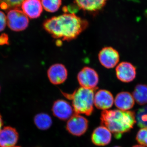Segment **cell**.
<instances>
[{
	"label": "cell",
	"mask_w": 147,
	"mask_h": 147,
	"mask_svg": "<svg viewBox=\"0 0 147 147\" xmlns=\"http://www.w3.org/2000/svg\"><path fill=\"white\" fill-rule=\"evenodd\" d=\"M88 126V122L85 117L75 113L67 121L66 128L72 135L82 136L86 131Z\"/></svg>",
	"instance_id": "obj_6"
},
{
	"label": "cell",
	"mask_w": 147,
	"mask_h": 147,
	"mask_svg": "<svg viewBox=\"0 0 147 147\" xmlns=\"http://www.w3.org/2000/svg\"><path fill=\"white\" fill-rule=\"evenodd\" d=\"M77 80L81 87L95 90L98 84L99 77L94 69L85 67L78 73Z\"/></svg>",
	"instance_id": "obj_5"
},
{
	"label": "cell",
	"mask_w": 147,
	"mask_h": 147,
	"mask_svg": "<svg viewBox=\"0 0 147 147\" xmlns=\"http://www.w3.org/2000/svg\"><path fill=\"white\" fill-rule=\"evenodd\" d=\"M3 124V123L2 118L0 114V130L2 128Z\"/></svg>",
	"instance_id": "obj_25"
},
{
	"label": "cell",
	"mask_w": 147,
	"mask_h": 147,
	"mask_svg": "<svg viewBox=\"0 0 147 147\" xmlns=\"http://www.w3.org/2000/svg\"><path fill=\"white\" fill-rule=\"evenodd\" d=\"M88 26L86 20L74 13H64L45 20L43 28L53 37L63 40L75 39Z\"/></svg>",
	"instance_id": "obj_1"
},
{
	"label": "cell",
	"mask_w": 147,
	"mask_h": 147,
	"mask_svg": "<svg viewBox=\"0 0 147 147\" xmlns=\"http://www.w3.org/2000/svg\"><path fill=\"white\" fill-rule=\"evenodd\" d=\"M34 122L37 127L41 130H46L50 128L53 124L51 117L46 113L37 114L34 117Z\"/></svg>",
	"instance_id": "obj_18"
},
{
	"label": "cell",
	"mask_w": 147,
	"mask_h": 147,
	"mask_svg": "<svg viewBox=\"0 0 147 147\" xmlns=\"http://www.w3.org/2000/svg\"><path fill=\"white\" fill-rule=\"evenodd\" d=\"M132 96L134 100L140 105L147 103V85L139 84L135 87Z\"/></svg>",
	"instance_id": "obj_17"
},
{
	"label": "cell",
	"mask_w": 147,
	"mask_h": 147,
	"mask_svg": "<svg viewBox=\"0 0 147 147\" xmlns=\"http://www.w3.org/2000/svg\"><path fill=\"white\" fill-rule=\"evenodd\" d=\"M0 90H1V88H0Z\"/></svg>",
	"instance_id": "obj_28"
},
{
	"label": "cell",
	"mask_w": 147,
	"mask_h": 147,
	"mask_svg": "<svg viewBox=\"0 0 147 147\" xmlns=\"http://www.w3.org/2000/svg\"><path fill=\"white\" fill-rule=\"evenodd\" d=\"M42 7L48 12L57 11L62 4V0H41Z\"/></svg>",
	"instance_id": "obj_19"
},
{
	"label": "cell",
	"mask_w": 147,
	"mask_h": 147,
	"mask_svg": "<svg viewBox=\"0 0 147 147\" xmlns=\"http://www.w3.org/2000/svg\"><path fill=\"white\" fill-rule=\"evenodd\" d=\"M19 135L16 129L4 127L0 130V147H14L18 142Z\"/></svg>",
	"instance_id": "obj_11"
},
{
	"label": "cell",
	"mask_w": 147,
	"mask_h": 147,
	"mask_svg": "<svg viewBox=\"0 0 147 147\" xmlns=\"http://www.w3.org/2000/svg\"><path fill=\"white\" fill-rule=\"evenodd\" d=\"M94 90L80 87L72 94H65L72 101V106L76 114L91 115L94 106Z\"/></svg>",
	"instance_id": "obj_3"
},
{
	"label": "cell",
	"mask_w": 147,
	"mask_h": 147,
	"mask_svg": "<svg viewBox=\"0 0 147 147\" xmlns=\"http://www.w3.org/2000/svg\"><path fill=\"white\" fill-rule=\"evenodd\" d=\"M119 147V146H115V147Z\"/></svg>",
	"instance_id": "obj_27"
},
{
	"label": "cell",
	"mask_w": 147,
	"mask_h": 147,
	"mask_svg": "<svg viewBox=\"0 0 147 147\" xmlns=\"http://www.w3.org/2000/svg\"><path fill=\"white\" fill-rule=\"evenodd\" d=\"M137 142L142 146L147 147V127L140 129L136 137Z\"/></svg>",
	"instance_id": "obj_22"
},
{
	"label": "cell",
	"mask_w": 147,
	"mask_h": 147,
	"mask_svg": "<svg viewBox=\"0 0 147 147\" xmlns=\"http://www.w3.org/2000/svg\"><path fill=\"white\" fill-rule=\"evenodd\" d=\"M7 24L6 16L4 12L0 11V32L4 30Z\"/></svg>",
	"instance_id": "obj_23"
},
{
	"label": "cell",
	"mask_w": 147,
	"mask_h": 147,
	"mask_svg": "<svg viewBox=\"0 0 147 147\" xmlns=\"http://www.w3.org/2000/svg\"><path fill=\"white\" fill-rule=\"evenodd\" d=\"M114 102L113 94L107 90H99L94 94V105L98 109L108 110L113 106Z\"/></svg>",
	"instance_id": "obj_12"
},
{
	"label": "cell",
	"mask_w": 147,
	"mask_h": 147,
	"mask_svg": "<svg viewBox=\"0 0 147 147\" xmlns=\"http://www.w3.org/2000/svg\"><path fill=\"white\" fill-rule=\"evenodd\" d=\"M137 125L141 128L147 127V107L140 108L135 115Z\"/></svg>",
	"instance_id": "obj_20"
},
{
	"label": "cell",
	"mask_w": 147,
	"mask_h": 147,
	"mask_svg": "<svg viewBox=\"0 0 147 147\" xmlns=\"http://www.w3.org/2000/svg\"><path fill=\"white\" fill-rule=\"evenodd\" d=\"M92 141L97 146H104L111 142L112 134L107 127L103 125L94 129L92 135Z\"/></svg>",
	"instance_id": "obj_14"
},
{
	"label": "cell",
	"mask_w": 147,
	"mask_h": 147,
	"mask_svg": "<svg viewBox=\"0 0 147 147\" xmlns=\"http://www.w3.org/2000/svg\"><path fill=\"white\" fill-rule=\"evenodd\" d=\"M134 101L132 95L127 92L119 93L114 100L116 107L120 110L124 111H127L133 108Z\"/></svg>",
	"instance_id": "obj_15"
},
{
	"label": "cell",
	"mask_w": 147,
	"mask_h": 147,
	"mask_svg": "<svg viewBox=\"0 0 147 147\" xmlns=\"http://www.w3.org/2000/svg\"><path fill=\"white\" fill-rule=\"evenodd\" d=\"M52 111L56 117L62 120L69 119L74 115V110L67 101L63 99L56 100L53 104Z\"/></svg>",
	"instance_id": "obj_9"
},
{
	"label": "cell",
	"mask_w": 147,
	"mask_h": 147,
	"mask_svg": "<svg viewBox=\"0 0 147 147\" xmlns=\"http://www.w3.org/2000/svg\"><path fill=\"white\" fill-rule=\"evenodd\" d=\"M47 76L50 82L54 85L64 83L67 79L68 72L63 65L57 63L50 67L47 70Z\"/></svg>",
	"instance_id": "obj_10"
},
{
	"label": "cell",
	"mask_w": 147,
	"mask_h": 147,
	"mask_svg": "<svg viewBox=\"0 0 147 147\" xmlns=\"http://www.w3.org/2000/svg\"><path fill=\"white\" fill-rule=\"evenodd\" d=\"M25 0H0V9L9 10L18 8Z\"/></svg>",
	"instance_id": "obj_21"
},
{
	"label": "cell",
	"mask_w": 147,
	"mask_h": 147,
	"mask_svg": "<svg viewBox=\"0 0 147 147\" xmlns=\"http://www.w3.org/2000/svg\"><path fill=\"white\" fill-rule=\"evenodd\" d=\"M132 147H145L144 146H142V145H136V146H134Z\"/></svg>",
	"instance_id": "obj_26"
},
{
	"label": "cell",
	"mask_w": 147,
	"mask_h": 147,
	"mask_svg": "<svg viewBox=\"0 0 147 147\" xmlns=\"http://www.w3.org/2000/svg\"><path fill=\"white\" fill-rule=\"evenodd\" d=\"M98 60L101 65L105 68H114L119 63V54L115 49L111 47H103L99 52Z\"/></svg>",
	"instance_id": "obj_7"
},
{
	"label": "cell",
	"mask_w": 147,
	"mask_h": 147,
	"mask_svg": "<svg viewBox=\"0 0 147 147\" xmlns=\"http://www.w3.org/2000/svg\"><path fill=\"white\" fill-rule=\"evenodd\" d=\"M117 78L123 83L132 82L137 75L136 68L133 65L128 62H122L116 68Z\"/></svg>",
	"instance_id": "obj_8"
},
{
	"label": "cell",
	"mask_w": 147,
	"mask_h": 147,
	"mask_svg": "<svg viewBox=\"0 0 147 147\" xmlns=\"http://www.w3.org/2000/svg\"><path fill=\"white\" fill-rule=\"evenodd\" d=\"M108 0H75L79 8L84 11L95 12L102 9Z\"/></svg>",
	"instance_id": "obj_16"
},
{
	"label": "cell",
	"mask_w": 147,
	"mask_h": 147,
	"mask_svg": "<svg viewBox=\"0 0 147 147\" xmlns=\"http://www.w3.org/2000/svg\"><path fill=\"white\" fill-rule=\"evenodd\" d=\"M22 11L29 18H38L42 12L41 0H25L21 5Z\"/></svg>",
	"instance_id": "obj_13"
},
{
	"label": "cell",
	"mask_w": 147,
	"mask_h": 147,
	"mask_svg": "<svg viewBox=\"0 0 147 147\" xmlns=\"http://www.w3.org/2000/svg\"><path fill=\"white\" fill-rule=\"evenodd\" d=\"M9 41L8 35L5 33L2 34L0 35V45H9Z\"/></svg>",
	"instance_id": "obj_24"
},
{
	"label": "cell",
	"mask_w": 147,
	"mask_h": 147,
	"mask_svg": "<svg viewBox=\"0 0 147 147\" xmlns=\"http://www.w3.org/2000/svg\"><path fill=\"white\" fill-rule=\"evenodd\" d=\"M100 119L102 125L107 127L117 139L123 133L130 131L136 123L134 112L120 110H103Z\"/></svg>",
	"instance_id": "obj_2"
},
{
	"label": "cell",
	"mask_w": 147,
	"mask_h": 147,
	"mask_svg": "<svg viewBox=\"0 0 147 147\" xmlns=\"http://www.w3.org/2000/svg\"><path fill=\"white\" fill-rule=\"evenodd\" d=\"M7 22L9 28L14 32L24 30L28 26L29 24L28 16L18 8L8 11Z\"/></svg>",
	"instance_id": "obj_4"
}]
</instances>
